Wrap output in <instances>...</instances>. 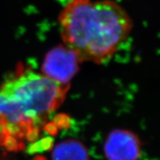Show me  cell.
<instances>
[{"label":"cell","instance_id":"7a4b0ae2","mask_svg":"<svg viewBox=\"0 0 160 160\" xmlns=\"http://www.w3.org/2000/svg\"><path fill=\"white\" fill-rule=\"evenodd\" d=\"M68 88L42 73L26 71L0 86V145L38 139ZM18 143V144H19Z\"/></svg>","mask_w":160,"mask_h":160},{"label":"cell","instance_id":"3957f363","mask_svg":"<svg viewBox=\"0 0 160 160\" xmlns=\"http://www.w3.org/2000/svg\"><path fill=\"white\" fill-rule=\"evenodd\" d=\"M79 63L75 53L67 47H56L45 57L42 74L59 83L68 85L78 72Z\"/></svg>","mask_w":160,"mask_h":160},{"label":"cell","instance_id":"6da1fadb","mask_svg":"<svg viewBox=\"0 0 160 160\" xmlns=\"http://www.w3.org/2000/svg\"><path fill=\"white\" fill-rule=\"evenodd\" d=\"M58 21L64 45L80 62L97 64L115 54L133 26L126 10L112 0H71Z\"/></svg>","mask_w":160,"mask_h":160},{"label":"cell","instance_id":"52a82bcc","mask_svg":"<svg viewBox=\"0 0 160 160\" xmlns=\"http://www.w3.org/2000/svg\"><path fill=\"white\" fill-rule=\"evenodd\" d=\"M40 143L42 144V150H50L52 148L53 141L51 138H45Z\"/></svg>","mask_w":160,"mask_h":160},{"label":"cell","instance_id":"5b68a950","mask_svg":"<svg viewBox=\"0 0 160 160\" xmlns=\"http://www.w3.org/2000/svg\"><path fill=\"white\" fill-rule=\"evenodd\" d=\"M52 157V160H89L86 147L75 140H67L58 144Z\"/></svg>","mask_w":160,"mask_h":160},{"label":"cell","instance_id":"ba28073f","mask_svg":"<svg viewBox=\"0 0 160 160\" xmlns=\"http://www.w3.org/2000/svg\"><path fill=\"white\" fill-rule=\"evenodd\" d=\"M34 160H47L44 157H42V156H38V157H35L34 158Z\"/></svg>","mask_w":160,"mask_h":160},{"label":"cell","instance_id":"8992f818","mask_svg":"<svg viewBox=\"0 0 160 160\" xmlns=\"http://www.w3.org/2000/svg\"><path fill=\"white\" fill-rule=\"evenodd\" d=\"M42 151V149L41 148V143H40V142L35 144H32V145H30L27 149V152L30 154H34V153H37V152Z\"/></svg>","mask_w":160,"mask_h":160},{"label":"cell","instance_id":"277c9868","mask_svg":"<svg viewBox=\"0 0 160 160\" xmlns=\"http://www.w3.org/2000/svg\"><path fill=\"white\" fill-rule=\"evenodd\" d=\"M108 160H138L141 157V141L130 131L116 129L109 134L104 145Z\"/></svg>","mask_w":160,"mask_h":160}]
</instances>
